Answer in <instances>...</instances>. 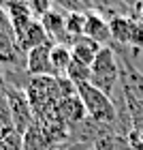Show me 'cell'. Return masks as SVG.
<instances>
[{"label":"cell","mask_w":143,"mask_h":150,"mask_svg":"<svg viewBox=\"0 0 143 150\" xmlns=\"http://www.w3.org/2000/svg\"><path fill=\"white\" fill-rule=\"evenodd\" d=\"M90 84L94 88H98L100 92H105L107 97L118 90L120 86V62L115 56L113 47H103L98 52V56L94 58V62L90 67Z\"/></svg>","instance_id":"cell-1"},{"label":"cell","mask_w":143,"mask_h":150,"mask_svg":"<svg viewBox=\"0 0 143 150\" xmlns=\"http://www.w3.org/2000/svg\"><path fill=\"white\" fill-rule=\"evenodd\" d=\"M77 97L81 99L90 120L98 122V125H105V127H111V129L115 127V107H113L111 97H107L105 92H100L92 84L79 86Z\"/></svg>","instance_id":"cell-2"},{"label":"cell","mask_w":143,"mask_h":150,"mask_svg":"<svg viewBox=\"0 0 143 150\" xmlns=\"http://www.w3.org/2000/svg\"><path fill=\"white\" fill-rule=\"evenodd\" d=\"M6 101H9V112H11V125L13 129L24 135L28 129L34 125V112L28 101V94L22 88L9 86L6 84Z\"/></svg>","instance_id":"cell-3"},{"label":"cell","mask_w":143,"mask_h":150,"mask_svg":"<svg viewBox=\"0 0 143 150\" xmlns=\"http://www.w3.org/2000/svg\"><path fill=\"white\" fill-rule=\"evenodd\" d=\"M51 45L53 43L41 45L26 54V73L30 77H56L53 75V67H51V58H49Z\"/></svg>","instance_id":"cell-4"},{"label":"cell","mask_w":143,"mask_h":150,"mask_svg":"<svg viewBox=\"0 0 143 150\" xmlns=\"http://www.w3.org/2000/svg\"><path fill=\"white\" fill-rule=\"evenodd\" d=\"M45 28V35L49 37L53 45H69L71 47V37L66 35V13L51 9L43 19H39Z\"/></svg>","instance_id":"cell-5"},{"label":"cell","mask_w":143,"mask_h":150,"mask_svg":"<svg viewBox=\"0 0 143 150\" xmlns=\"http://www.w3.org/2000/svg\"><path fill=\"white\" fill-rule=\"evenodd\" d=\"M83 35L88 39L96 41L100 47L111 45V30H109V22L96 11H88L86 13V30Z\"/></svg>","instance_id":"cell-6"},{"label":"cell","mask_w":143,"mask_h":150,"mask_svg":"<svg viewBox=\"0 0 143 150\" xmlns=\"http://www.w3.org/2000/svg\"><path fill=\"white\" fill-rule=\"evenodd\" d=\"M58 116H60L62 125L69 129V131H71V129H75L77 125H81V122L88 118L86 107H83V103H81L79 97H71V99H62V101H60V105H58Z\"/></svg>","instance_id":"cell-7"},{"label":"cell","mask_w":143,"mask_h":150,"mask_svg":"<svg viewBox=\"0 0 143 150\" xmlns=\"http://www.w3.org/2000/svg\"><path fill=\"white\" fill-rule=\"evenodd\" d=\"M15 41H17L19 50H22L24 54H28L30 50H34V47H41V45L51 43L49 37L45 35L43 24H41L39 19H32V22L28 24V28H26L22 35H17V37H15Z\"/></svg>","instance_id":"cell-8"},{"label":"cell","mask_w":143,"mask_h":150,"mask_svg":"<svg viewBox=\"0 0 143 150\" xmlns=\"http://www.w3.org/2000/svg\"><path fill=\"white\" fill-rule=\"evenodd\" d=\"M100 50H103V47H100L96 41L88 39L86 35L79 37V39H75L71 43V56H73V60H77V62H81V64H88V67H92L94 58L98 56Z\"/></svg>","instance_id":"cell-9"},{"label":"cell","mask_w":143,"mask_h":150,"mask_svg":"<svg viewBox=\"0 0 143 150\" xmlns=\"http://www.w3.org/2000/svg\"><path fill=\"white\" fill-rule=\"evenodd\" d=\"M107 22H109V30H111V45L128 47V43H130V17L115 15Z\"/></svg>","instance_id":"cell-10"},{"label":"cell","mask_w":143,"mask_h":150,"mask_svg":"<svg viewBox=\"0 0 143 150\" xmlns=\"http://www.w3.org/2000/svg\"><path fill=\"white\" fill-rule=\"evenodd\" d=\"M22 137H24V150H49L51 148L49 142H47V135L43 131V127L39 122H34Z\"/></svg>","instance_id":"cell-11"},{"label":"cell","mask_w":143,"mask_h":150,"mask_svg":"<svg viewBox=\"0 0 143 150\" xmlns=\"http://www.w3.org/2000/svg\"><path fill=\"white\" fill-rule=\"evenodd\" d=\"M49 58H51V67H53V75L60 77V75H64L66 69H69L71 64V47L69 45H51V52H49Z\"/></svg>","instance_id":"cell-12"},{"label":"cell","mask_w":143,"mask_h":150,"mask_svg":"<svg viewBox=\"0 0 143 150\" xmlns=\"http://www.w3.org/2000/svg\"><path fill=\"white\" fill-rule=\"evenodd\" d=\"M66 77H69L75 86H83V84H90V67L88 64H81L77 62V60H71V64H69V69H66Z\"/></svg>","instance_id":"cell-13"},{"label":"cell","mask_w":143,"mask_h":150,"mask_svg":"<svg viewBox=\"0 0 143 150\" xmlns=\"http://www.w3.org/2000/svg\"><path fill=\"white\" fill-rule=\"evenodd\" d=\"M86 30V13H66V35L71 37V43L75 39L83 37Z\"/></svg>","instance_id":"cell-14"},{"label":"cell","mask_w":143,"mask_h":150,"mask_svg":"<svg viewBox=\"0 0 143 150\" xmlns=\"http://www.w3.org/2000/svg\"><path fill=\"white\" fill-rule=\"evenodd\" d=\"M0 150H24V137L15 129H11L0 137Z\"/></svg>","instance_id":"cell-15"},{"label":"cell","mask_w":143,"mask_h":150,"mask_svg":"<svg viewBox=\"0 0 143 150\" xmlns=\"http://www.w3.org/2000/svg\"><path fill=\"white\" fill-rule=\"evenodd\" d=\"M128 50L132 52L143 50V24L132 17H130V43H128Z\"/></svg>","instance_id":"cell-16"},{"label":"cell","mask_w":143,"mask_h":150,"mask_svg":"<svg viewBox=\"0 0 143 150\" xmlns=\"http://www.w3.org/2000/svg\"><path fill=\"white\" fill-rule=\"evenodd\" d=\"M26 4H28L30 15L34 17V19H43L47 13L53 9V2H51V0H26Z\"/></svg>","instance_id":"cell-17"},{"label":"cell","mask_w":143,"mask_h":150,"mask_svg":"<svg viewBox=\"0 0 143 150\" xmlns=\"http://www.w3.org/2000/svg\"><path fill=\"white\" fill-rule=\"evenodd\" d=\"M130 17L143 24V2H139V4H135V6H132V11H130Z\"/></svg>","instance_id":"cell-18"},{"label":"cell","mask_w":143,"mask_h":150,"mask_svg":"<svg viewBox=\"0 0 143 150\" xmlns=\"http://www.w3.org/2000/svg\"><path fill=\"white\" fill-rule=\"evenodd\" d=\"M75 2H79L86 11H94V0H75Z\"/></svg>","instance_id":"cell-19"}]
</instances>
